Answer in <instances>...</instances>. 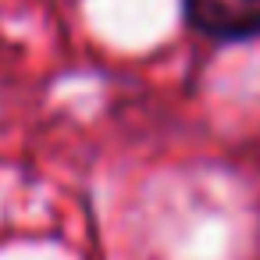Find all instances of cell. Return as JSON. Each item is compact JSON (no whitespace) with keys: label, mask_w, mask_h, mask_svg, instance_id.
I'll list each match as a JSON object with an SVG mask.
<instances>
[{"label":"cell","mask_w":260,"mask_h":260,"mask_svg":"<svg viewBox=\"0 0 260 260\" xmlns=\"http://www.w3.org/2000/svg\"><path fill=\"white\" fill-rule=\"evenodd\" d=\"M185 25L217 43L260 36V0H182Z\"/></svg>","instance_id":"cell-1"}]
</instances>
